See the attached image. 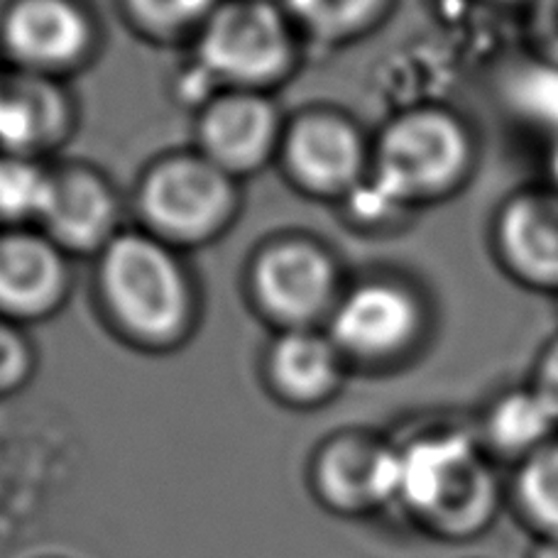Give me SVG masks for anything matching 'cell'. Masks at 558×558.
<instances>
[{
	"label": "cell",
	"instance_id": "1",
	"mask_svg": "<svg viewBox=\"0 0 558 558\" xmlns=\"http://www.w3.org/2000/svg\"><path fill=\"white\" fill-rule=\"evenodd\" d=\"M395 441L400 448L397 507L412 526L444 544L483 539L507 507V490L475 426L434 422Z\"/></svg>",
	"mask_w": 558,
	"mask_h": 558
},
{
	"label": "cell",
	"instance_id": "2",
	"mask_svg": "<svg viewBox=\"0 0 558 558\" xmlns=\"http://www.w3.org/2000/svg\"><path fill=\"white\" fill-rule=\"evenodd\" d=\"M177 251L140 228L121 231L98 253L96 284L106 314L145 351H172L196 324L194 282Z\"/></svg>",
	"mask_w": 558,
	"mask_h": 558
},
{
	"label": "cell",
	"instance_id": "3",
	"mask_svg": "<svg viewBox=\"0 0 558 558\" xmlns=\"http://www.w3.org/2000/svg\"><path fill=\"white\" fill-rule=\"evenodd\" d=\"M475 165L477 137L471 123L444 104H416L377 135L365 182L402 211L461 192Z\"/></svg>",
	"mask_w": 558,
	"mask_h": 558
},
{
	"label": "cell",
	"instance_id": "4",
	"mask_svg": "<svg viewBox=\"0 0 558 558\" xmlns=\"http://www.w3.org/2000/svg\"><path fill=\"white\" fill-rule=\"evenodd\" d=\"M135 206L143 231L174 247H194L226 233L241 208V189L235 177L192 149L149 165Z\"/></svg>",
	"mask_w": 558,
	"mask_h": 558
},
{
	"label": "cell",
	"instance_id": "5",
	"mask_svg": "<svg viewBox=\"0 0 558 558\" xmlns=\"http://www.w3.org/2000/svg\"><path fill=\"white\" fill-rule=\"evenodd\" d=\"M194 37V64L216 88L267 92L296 64V25L275 0H223Z\"/></svg>",
	"mask_w": 558,
	"mask_h": 558
},
{
	"label": "cell",
	"instance_id": "6",
	"mask_svg": "<svg viewBox=\"0 0 558 558\" xmlns=\"http://www.w3.org/2000/svg\"><path fill=\"white\" fill-rule=\"evenodd\" d=\"M426 331V299L400 277H367L345 287L326 322V333L348 365L367 367L402 363L416 353Z\"/></svg>",
	"mask_w": 558,
	"mask_h": 558
},
{
	"label": "cell",
	"instance_id": "7",
	"mask_svg": "<svg viewBox=\"0 0 558 558\" xmlns=\"http://www.w3.org/2000/svg\"><path fill=\"white\" fill-rule=\"evenodd\" d=\"M308 493L338 520H371L397 507L400 448L367 428H341L314 448L306 465Z\"/></svg>",
	"mask_w": 558,
	"mask_h": 558
},
{
	"label": "cell",
	"instance_id": "8",
	"mask_svg": "<svg viewBox=\"0 0 558 558\" xmlns=\"http://www.w3.org/2000/svg\"><path fill=\"white\" fill-rule=\"evenodd\" d=\"M343 289L336 257L304 235L265 243L251 265L255 304L279 331L326 324Z\"/></svg>",
	"mask_w": 558,
	"mask_h": 558
},
{
	"label": "cell",
	"instance_id": "9",
	"mask_svg": "<svg viewBox=\"0 0 558 558\" xmlns=\"http://www.w3.org/2000/svg\"><path fill=\"white\" fill-rule=\"evenodd\" d=\"M373 145L361 128L338 111H306L284 128L279 162L302 192L348 198L371 174Z\"/></svg>",
	"mask_w": 558,
	"mask_h": 558
},
{
	"label": "cell",
	"instance_id": "10",
	"mask_svg": "<svg viewBox=\"0 0 558 558\" xmlns=\"http://www.w3.org/2000/svg\"><path fill=\"white\" fill-rule=\"evenodd\" d=\"M284 128L267 92L221 88L198 108L196 153L241 182L279 157Z\"/></svg>",
	"mask_w": 558,
	"mask_h": 558
},
{
	"label": "cell",
	"instance_id": "11",
	"mask_svg": "<svg viewBox=\"0 0 558 558\" xmlns=\"http://www.w3.org/2000/svg\"><path fill=\"white\" fill-rule=\"evenodd\" d=\"M96 45V25L78 0H13L0 17V47L10 66L62 76L82 66Z\"/></svg>",
	"mask_w": 558,
	"mask_h": 558
},
{
	"label": "cell",
	"instance_id": "12",
	"mask_svg": "<svg viewBox=\"0 0 558 558\" xmlns=\"http://www.w3.org/2000/svg\"><path fill=\"white\" fill-rule=\"evenodd\" d=\"M490 243L497 265L532 292L558 294V192L530 186L497 206Z\"/></svg>",
	"mask_w": 558,
	"mask_h": 558
},
{
	"label": "cell",
	"instance_id": "13",
	"mask_svg": "<svg viewBox=\"0 0 558 558\" xmlns=\"http://www.w3.org/2000/svg\"><path fill=\"white\" fill-rule=\"evenodd\" d=\"M39 231L66 255H98L121 228V202L111 182L86 165L52 167Z\"/></svg>",
	"mask_w": 558,
	"mask_h": 558
},
{
	"label": "cell",
	"instance_id": "14",
	"mask_svg": "<svg viewBox=\"0 0 558 558\" xmlns=\"http://www.w3.org/2000/svg\"><path fill=\"white\" fill-rule=\"evenodd\" d=\"M72 289L69 255L43 231L0 233V316L15 324L57 314Z\"/></svg>",
	"mask_w": 558,
	"mask_h": 558
},
{
	"label": "cell",
	"instance_id": "15",
	"mask_svg": "<svg viewBox=\"0 0 558 558\" xmlns=\"http://www.w3.org/2000/svg\"><path fill=\"white\" fill-rule=\"evenodd\" d=\"M348 361L318 328L279 331L263 361V380L275 402L296 412L331 404L343 390Z\"/></svg>",
	"mask_w": 558,
	"mask_h": 558
},
{
	"label": "cell",
	"instance_id": "16",
	"mask_svg": "<svg viewBox=\"0 0 558 558\" xmlns=\"http://www.w3.org/2000/svg\"><path fill=\"white\" fill-rule=\"evenodd\" d=\"M74 131V101L57 76L10 66L0 72V153H52Z\"/></svg>",
	"mask_w": 558,
	"mask_h": 558
},
{
	"label": "cell",
	"instance_id": "17",
	"mask_svg": "<svg viewBox=\"0 0 558 558\" xmlns=\"http://www.w3.org/2000/svg\"><path fill=\"white\" fill-rule=\"evenodd\" d=\"M495 463L517 465L558 434V422L530 385L500 392L473 422Z\"/></svg>",
	"mask_w": 558,
	"mask_h": 558
},
{
	"label": "cell",
	"instance_id": "18",
	"mask_svg": "<svg viewBox=\"0 0 558 558\" xmlns=\"http://www.w3.org/2000/svg\"><path fill=\"white\" fill-rule=\"evenodd\" d=\"M507 507L534 539H558V434L512 465Z\"/></svg>",
	"mask_w": 558,
	"mask_h": 558
},
{
	"label": "cell",
	"instance_id": "19",
	"mask_svg": "<svg viewBox=\"0 0 558 558\" xmlns=\"http://www.w3.org/2000/svg\"><path fill=\"white\" fill-rule=\"evenodd\" d=\"M282 8L322 43H348L380 25L392 0H282Z\"/></svg>",
	"mask_w": 558,
	"mask_h": 558
},
{
	"label": "cell",
	"instance_id": "20",
	"mask_svg": "<svg viewBox=\"0 0 558 558\" xmlns=\"http://www.w3.org/2000/svg\"><path fill=\"white\" fill-rule=\"evenodd\" d=\"M52 167L45 159L0 153V221L25 228L43 218Z\"/></svg>",
	"mask_w": 558,
	"mask_h": 558
},
{
	"label": "cell",
	"instance_id": "21",
	"mask_svg": "<svg viewBox=\"0 0 558 558\" xmlns=\"http://www.w3.org/2000/svg\"><path fill=\"white\" fill-rule=\"evenodd\" d=\"M507 98L524 118L558 131V66L534 59L507 82Z\"/></svg>",
	"mask_w": 558,
	"mask_h": 558
},
{
	"label": "cell",
	"instance_id": "22",
	"mask_svg": "<svg viewBox=\"0 0 558 558\" xmlns=\"http://www.w3.org/2000/svg\"><path fill=\"white\" fill-rule=\"evenodd\" d=\"M221 3L223 0H123V8L145 33L174 37L196 35Z\"/></svg>",
	"mask_w": 558,
	"mask_h": 558
},
{
	"label": "cell",
	"instance_id": "23",
	"mask_svg": "<svg viewBox=\"0 0 558 558\" xmlns=\"http://www.w3.org/2000/svg\"><path fill=\"white\" fill-rule=\"evenodd\" d=\"M35 348L20 324L0 316V400L17 395L35 375Z\"/></svg>",
	"mask_w": 558,
	"mask_h": 558
},
{
	"label": "cell",
	"instance_id": "24",
	"mask_svg": "<svg viewBox=\"0 0 558 558\" xmlns=\"http://www.w3.org/2000/svg\"><path fill=\"white\" fill-rule=\"evenodd\" d=\"M526 35L536 59L558 66V0H532Z\"/></svg>",
	"mask_w": 558,
	"mask_h": 558
},
{
	"label": "cell",
	"instance_id": "25",
	"mask_svg": "<svg viewBox=\"0 0 558 558\" xmlns=\"http://www.w3.org/2000/svg\"><path fill=\"white\" fill-rule=\"evenodd\" d=\"M530 387L558 422V333L536 355Z\"/></svg>",
	"mask_w": 558,
	"mask_h": 558
},
{
	"label": "cell",
	"instance_id": "26",
	"mask_svg": "<svg viewBox=\"0 0 558 558\" xmlns=\"http://www.w3.org/2000/svg\"><path fill=\"white\" fill-rule=\"evenodd\" d=\"M526 558H558V539H534Z\"/></svg>",
	"mask_w": 558,
	"mask_h": 558
},
{
	"label": "cell",
	"instance_id": "27",
	"mask_svg": "<svg viewBox=\"0 0 558 558\" xmlns=\"http://www.w3.org/2000/svg\"><path fill=\"white\" fill-rule=\"evenodd\" d=\"M549 172H551L554 189L558 192V140H556V145L551 149V157H549Z\"/></svg>",
	"mask_w": 558,
	"mask_h": 558
},
{
	"label": "cell",
	"instance_id": "28",
	"mask_svg": "<svg viewBox=\"0 0 558 558\" xmlns=\"http://www.w3.org/2000/svg\"><path fill=\"white\" fill-rule=\"evenodd\" d=\"M487 3H497V5H514V3H532V0H487Z\"/></svg>",
	"mask_w": 558,
	"mask_h": 558
},
{
	"label": "cell",
	"instance_id": "29",
	"mask_svg": "<svg viewBox=\"0 0 558 558\" xmlns=\"http://www.w3.org/2000/svg\"><path fill=\"white\" fill-rule=\"evenodd\" d=\"M47 558H52V556H47Z\"/></svg>",
	"mask_w": 558,
	"mask_h": 558
}]
</instances>
